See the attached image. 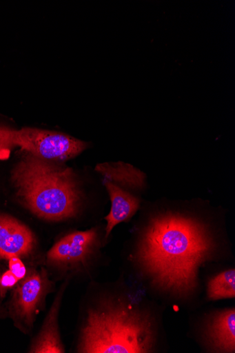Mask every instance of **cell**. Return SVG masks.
Returning a JSON list of instances; mask_svg holds the SVG:
<instances>
[{
    "label": "cell",
    "instance_id": "52a82bcc",
    "mask_svg": "<svg viewBox=\"0 0 235 353\" xmlns=\"http://www.w3.org/2000/svg\"><path fill=\"white\" fill-rule=\"evenodd\" d=\"M35 239L22 223L8 215L0 214V258L10 260L29 254Z\"/></svg>",
    "mask_w": 235,
    "mask_h": 353
},
{
    "label": "cell",
    "instance_id": "277c9868",
    "mask_svg": "<svg viewBox=\"0 0 235 353\" xmlns=\"http://www.w3.org/2000/svg\"><path fill=\"white\" fill-rule=\"evenodd\" d=\"M87 143L63 133L37 128L16 130L0 125V160L8 159L15 149L50 161L63 163L84 151Z\"/></svg>",
    "mask_w": 235,
    "mask_h": 353
},
{
    "label": "cell",
    "instance_id": "6da1fadb",
    "mask_svg": "<svg viewBox=\"0 0 235 353\" xmlns=\"http://www.w3.org/2000/svg\"><path fill=\"white\" fill-rule=\"evenodd\" d=\"M214 248L204 224L166 213L150 221L139 245L136 259L158 290L187 298L196 292L199 268L211 259Z\"/></svg>",
    "mask_w": 235,
    "mask_h": 353
},
{
    "label": "cell",
    "instance_id": "8992f818",
    "mask_svg": "<svg viewBox=\"0 0 235 353\" xmlns=\"http://www.w3.org/2000/svg\"><path fill=\"white\" fill-rule=\"evenodd\" d=\"M96 236L95 229L67 235L51 248L48 260L51 263L63 265L83 263L92 253Z\"/></svg>",
    "mask_w": 235,
    "mask_h": 353
},
{
    "label": "cell",
    "instance_id": "5b68a950",
    "mask_svg": "<svg viewBox=\"0 0 235 353\" xmlns=\"http://www.w3.org/2000/svg\"><path fill=\"white\" fill-rule=\"evenodd\" d=\"M48 288L44 272L32 271L21 279L14 296V308L18 317L32 325Z\"/></svg>",
    "mask_w": 235,
    "mask_h": 353
},
{
    "label": "cell",
    "instance_id": "9c48e42d",
    "mask_svg": "<svg viewBox=\"0 0 235 353\" xmlns=\"http://www.w3.org/2000/svg\"><path fill=\"white\" fill-rule=\"evenodd\" d=\"M207 336L212 346L218 351H235V311L224 310L212 320L207 329Z\"/></svg>",
    "mask_w": 235,
    "mask_h": 353
},
{
    "label": "cell",
    "instance_id": "7a4b0ae2",
    "mask_svg": "<svg viewBox=\"0 0 235 353\" xmlns=\"http://www.w3.org/2000/svg\"><path fill=\"white\" fill-rule=\"evenodd\" d=\"M23 153L12 173L19 199L44 219L60 221L74 216L80 196L73 171L61 163Z\"/></svg>",
    "mask_w": 235,
    "mask_h": 353
},
{
    "label": "cell",
    "instance_id": "4fadbf2b",
    "mask_svg": "<svg viewBox=\"0 0 235 353\" xmlns=\"http://www.w3.org/2000/svg\"><path fill=\"white\" fill-rule=\"evenodd\" d=\"M10 271L18 278L22 279L26 275V270L19 258H12L10 260Z\"/></svg>",
    "mask_w": 235,
    "mask_h": 353
},
{
    "label": "cell",
    "instance_id": "ba28073f",
    "mask_svg": "<svg viewBox=\"0 0 235 353\" xmlns=\"http://www.w3.org/2000/svg\"><path fill=\"white\" fill-rule=\"evenodd\" d=\"M103 183L106 186L112 201V208L106 216L108 225L106 238L109 236L117 224L130 219L137 212L139 200L128 194L121 188L116 183L104 179Z\"/></svg>",
    "mask_w": 235,
    "mask_h": 353
},
{
    "label": "cell",
    "instance_id": "30bf717a",
    "mask_svg": "<svg viewBox=\"0 0 235 353\" xmlns=\"http://www.w3.org/2000/svg\"><path fill=\"white\" fill-rule=\"evenodd\" d=\"M60 298L61 295L56 299L39 337L32 346L30 350L31 352H64V348L60 339L57 323Z\"/></svg>",
    "mask_w": 235,
    "mask_h": 353
},
{
    "label": "cell",
    "instance_id": "8fae6325",
    "mask_svg": "<svg viewBox=\"0 0 235 353\" xmlns=\"http://www.w3.org/2000/svg\"><path fill=\"white\" fill-rule=\"evenodd\" d=\"M96 170L102 174L105 179L130 186L140 187L145 179L139 170L122 163L98 165Z\"/></svg>",
    "mask_w": 235,
    "mask_h": 353
},
{
    "label": "cell",
    "instance_id": "3957f363",
    "mask_svg": "<svg viewBox=\"0 0 235 353\" xmlns=\"http://www.w3.org/2000/svg\"><path fill=\"white\" fill-rule=\"evenodd\" d=\"M154 343L152 319L146 313L122 303L107 304L88 312L79 352L145 353Z\"/></svg>",
    "mask_w": 235,
    "mask_h": 353
},
{
    "label": "cell",
    "instance_id": "7c38bea8",
    "mask_svg": "<svg viewBox=\"0 0 235 353\" xmlns=\"http://www.w3.org/2000/svg\"><path fill=\"white\" fill-rule=\"evenodd\" d=\"M207 296L211 301L233 299L235 296V270L223 272L208 284Z\"/></svg>",
    "mask_w": 235,
    "mask_h": 353
},
{
    "label": "cell",
    "instance_id": "5bb4252c",
    "mask_svg": "<svg viewBox=\"0 0 235 353\" xmlns=\"http://www.w3.org/2000/svg\"><path fill=\"white\" fill-rule=\"evenodd\" d=\"M18 278L10 270L6 272L1 279H0V285L3 288H8L14 286L17 282Z\"/></svg>",
    "mask_w": 235,
    "mask_h": 353
}]
</instances>
